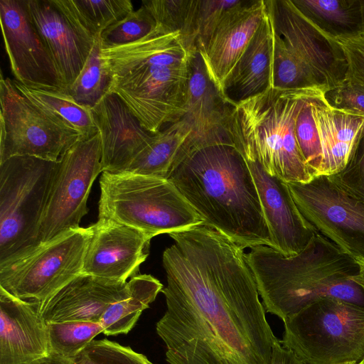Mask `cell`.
<instances>
[{
	"label": "cell",
	"mask_w": 364,
	"mask_h": 364,
	"mask_svg": "<svg viewBox=\"0 0 364 364\" xmlns=\"http://www.w3.org/2000/svg\"><path fill=\"white\" fill-rule=\"evenodd\" d=\"M100 186L98 220L130 226L150 239L203 223L168 179L102 172Z\"/></svg>",
	"instance_id": "5"
},
{
	"label": "cell",
	"mask_w": 364,
	"mask_h": 364,
	"mask_svg": "<svg viewBox=\"0 0 364 364\" xmlns=\"http://www.w3.org/2000/svg\"><path fill=\"white\" fill-rule=\"evenodd\" d=\"M49 354L48 326L36 302L0 289V364H33Z\"/></svg>",
	"instance_id": "22"
},
{
	"label": "cell",
	"mask_w": 364,
	"mask_h": 364,
	"mask_svg": "<svg viewBox=\"0 0 364 364\" xmlns=\"http://www.w3.org/2000/svg\"><path fill=\"white\" fill-rule=\"evenodd\" d=\"M273 40V77L290 80L306 73L324 93L346 79L340 45L320 31L291 0H266Z\"/></svg>",
	"instance_id": "6"
},
{
	"label": "cell",
	"mask_w": 364,
	"mask_h": 364,
	"mask_svg": "<svg viewBox=\"0 0 364 364\" xmlns=\"http://www.w3.org/2000/svg\"><path fill=\"white\" fill-rule=\"evenodd\" d=\"M246 257L265 311L282 321L324 298L364 307V291L352 279L358 272L355 259L318 231L296 255L259 245Z\"/></svg>",
	"instance_id": "3"
},
{
	"label": "cell",
	"mask_w": 364,
	"mask_h": 364,
	"mask_svg": "<svg viewBox=\"0 0 364 364\" xmlns=\"http://www.w3.org/2000/svg\"><path fill=\"white\" fill-rule=\"evenodd\" d=\"M100 135L77 141L57 161L38 226L36 248L80 228L87 199L102 173Z\"/></svg>",
	"instance_id": "9"
},
{
	"label": "cell",
	"mask_w": 364,
	"mask_h": 364,
	"mask_svg": "<svg viewBox=\"0 0 364 364\" xmlns=\"http://www.w3.org/2000/svg\"><path fill=\"white\" fill-rule=\"evenodd\" d=\"M168 179L205 225L243 248L273 247L252 175L235 146L200 148L181 161Z\"/></svg>",
	"instance_id": "2"
},
{
	"label": "cell",
	"mask_w": 364,
	"mask_h": 364,
	"mask_svg": "<svg viewBox=\"0 0 364 364\" xmlns=\"http://www.w3.org/2000/svg\"><path fill=\"white\" fill-rule=\"evenodd\" d=\"M188 68V87L182 118L192 128L193 151L210 145L233 146L228 134L232 106L225 100L209 77L198 50L191 55Z\"/></svg>",
	"instance_id": "21"
},
{
	"label": "cell",
	"mask_w": 364,
	"mask_h": 364,
	"mask_svg": "<svg viewBox=\"0 0 364 364\" xmlns=\"http://www.w3.org/2000/svg\"><path fill=\"white\" fill-rule=\"evenodd\" d=\"M101 55L112 78L144 65L177 62L190 57L178 32L156 28L135 42L113 48H102Z\"/></svg>",
	"instance_id": "25"
},
{
	"label": "cell",
	"mask_w": 364,
	"mask_h": 364,
	"mask_svg": "<svg viewBox=\"0 0 364 364\" xmlns=\"http://www.w3.org/2000/svg\"><path fill=\"white\" fill-rule=\"evenodd\" d=\"M320 92L269 88L235 104L228 125L233 146L272 176L287 183L310 181L314 177L299 151L295 124L306 102Z\"/></svg>",
	"instance_id": "4"
},
{
	"label": "cell",
	"mask_w": 364,
	"mask_h": 364,
	"mask_svg": "<svg viewBox=\"0 0 364 364\" xmlns=\"http://www.w3.org/2000/svg\"><path fill=\"white\" fill-rule=\"evenodd\" d=\"M48 326L50 353L71 359L104 331L100 322L92 321L50 323Z\"/></svg>",
	"instance_id": "33"
},
{
	"label": "cell",
	"mask_w": 364,
	"mask_h": 364,
	"mask_svg": "<svg viewBox=\"0 0 364 364\" xmlns=\"http://www.w3.org/2000/svg\"><path fill=\"white\" fill-rule=\"evenodd\" d=\"M73 360L77 364H153L144 355L107 338L93 340Z\"/></svg>",
	"instance_id": "36"
},
{
	"label": "cell",
	"mask_w": 364,
	"mask_h": 364,
	"mask_svg": "<svg viewBox=\"0 0 364 364\" xmlns=\"http://www.w3.org/2000/svg\"><path fill=\"white\" fill-rule=\"evenodd\" d=\"M265 15L264 0L242 1L220 21L198 48L209 77L222 95L224 83Z\"/></svg>",
	"instance_id": "19"
},
{
	"label": "cell",
	"mask_w": 364,
	"mask_h": 364,
	"mask_svg": "<svg viewBox=\"0 0 364 364\" xmlns=\"http://www.w3.org/2000/svg\"><path fill=\"white\" fill-rule=\"evenodd\" d=\"M80 28L96 38L134 11L130 0H53Z\"/></svg>",
	"instance_id": "29"
},
{
	"label": "cell",
	"mask_w": 364,
	"mask_h": 364,
	"mask_svg": "<svg viewBox=\"0 0 364 364\" xmlns=\"http://www.w3.org/2000/svg\"><path fill=\"white\" fill-rule=\"evenodd\" d=\"M166 310L156 323L169 364H270L277 338L245 248L202 223L168 234Z\"/></svg>",
	"instance_id": "1"
},
{
	"label": "cell",
	"mask_w": 364,
	"mask_h": 364,
	"mask_svg": "<svg viewBox=\"0 0 364 364\" xmlns=\"http://www.w3.org/2000/svg\"><path fill=\"white\" fill-rule=\"evenodd\" d=\"M91 109L100 135L102 172L125 171L154 134L144 128L114 92L105 95Z\"/></svg>",
	"instance_id": "20"
},
{
	"label": "cell",
	"mask_w": 364,
	"mask_h": 364,
	"mask_svg": "<svg viewBox=\"0 0 364 364\" xmlns=\"http://www.w3.org/2000/svg\"><path fill=\"white\" fill-rule=\"evenodd\" d=\"M0 23L15 80L30 88L64 90L55 63L30 17L26 0H1Z\"/></svg>",
	"instance_id": "14"
},
{
	"label": "cell",
	"mask_w": 364,
	"mask_h": 364,
	"mask_svg": "<svg viewBox=\"0 0 364 364\" xmlns=\"http://www.w3.org/2000/svg\"><path fill=\"white\" fill-rule=\"evenodd\" d=\"M288 185L301 213L319 233L352 258H364L363 202L344 192L328 176Z\"/></svg>",
	"instance_id": "13"
},
{
	"label": "cell",
	"mask_w": 364,
	"mask_h": 364,
	"mask_svg": "<svg viewBox=\"0 0 364 364\" xmlns=\"http://www.w3.org/2000/svg\"><path fill=\"white\" fill-rule=\"evenodd\" d=\"M335 41L342 48L348 63L346 80L364 86V33Z\"/></svg>",
	"instance_id": "40"
},
{
	"label": "cell",
	"mask_w": 364,
	"mask_h": 364,
	"mask_svg": "<svg viewBox=\"0 0 364 364\" xmlns=\"http://www.w3.org/2000/svg\"><path fill=\"white\" fill-rule=\"evenodd\" d=\"M156 26L151 14L144 6L107 27L100 35L102 48L127 45L150 33Z\"/></svg>",
	"instance_id": "34"
},
{
	"label": "cell",
	"mask_w": 364,
	"mask_h": 364,
	"mask_svg": "<svg viewBox=\"0 0 364 364\" xmlns=\"http://www.w3.org/2000/svg\"><path fill=\"white\" fill-rule=\"evenodd\" d=\"M246 161L257 189L272 248L284 257L299 254L317 230L301 213L288 183L267 173L259 163Z\"/></svg>",
	"instance_id": "16"
},
{
	"label": "cell",
	"mask_w": 364,
	"mask_h": 364,
	"mask_svg": "<svg viewBox=\"0 0 364 364\" xmlns=\"http://www.w3.org/2000/svg\"><path fill=\"white\" fill-rule=\"evenodd\" d=\"M358 265V274L352 277V279L363 289L364 291V258L355 259Z\"/></svg>",
	"instance_id": "43"
},
{
	"label": "cell",
	"mask_w": 364,
	"mask_h": 364,
	"mask_svg": "<svg viewBox=\"0 0 364 364\" xmlns=\"http://www.w3.org/2000/svg\"><path fill=\"white\" fill-rule=\"evenodd\" d=\"M12 80L16 89L26 97L78 132L81 140L98 133L91 107L77 102L65 91L30 88Z\"/></svg>",
	"instance_id": "30"
},
{
	"label": "cell",
	"mask_w": 364,
	"mask_h": 364,
	"mask_svg": "<svg viewBox=\"0 0 364 364\" xmlns=\"http://www.w3.org/2000/svg\"><path fill=\"white\" fill-rule=\"evenodd\" d=\"M57 161L22 156L0 164V267L36 248L38 226Z\"/></svg>",
	"instance_id": "8"
},
{
	"label": "cell",
	"mask_w": 364,
	"mask_h": 364,
	"mask_svg": "<svg viewBox=\"0 0 364 364\" xmlns=\"http://www.w3.org/2000/svg\"><path fill=\"white\" fill-rule=\"evenodd\" d=\"M129 294L127 282L80 274L49 296L35 301L47 324L100 322L107 309Z\"/></svg>",
	"instance_id": "18"
},
{
	"label": "cell",
	"mask_w": 364,
	"mask_h": 364,
	"mask_svg": "<svg viewBox=\"0 0 364 364\" xmlns=\"http://www.w3.org/2000/svg\"><path fill=\"white\" fill-rule=\"evenodd\" d=\"M352 364H358V363H352Z\"/></svg>",
	"instance_id": "46"
},
{
	"label": "cell",
	"mask_w": 364,
	"mask_h": 364,
	"mask_svg": "<svg viewBox=\"0 0 364 364\" xmlns=\"http://www.w3.org/2000/svg\"><path fill=\"white\" fill-rule=\"evenodd\" d=\"M0 164L14 156H29L57 161L81 140L78 132L0 79Z\"/></svg>",
	"instance_id": "10"
},
{
	"label": "cell",
	"mask_w": 364,
	"mask_h": 364,
	"mask_svg": "<svg viewBox=\"0 0 364 364\" xmlns=\"http://www.w3.org/2000/svg\"><path fill=\"white\" fill-rule=\"evenodd\" d=\"M193 130L183 118L155 134L151 143L124 172L168 179L193 151Z\"/></svg>",
	"instance_id": "26"
},
{
	"label": "cell",
	"mask_w": 364,
	"mask_h": 364,
	"mask_svg": "<svg viewBox=\"0 0 364 364\" xmlns=\"http://www.w3.org/2000/svg\"><path fill=\"white\" fill-rule=\"evenodd\" d=\"M272 87V31L265 9L261 24L226 78L222 96L232 107Z\"/></svg>",
	"instance_id": "23"
},
{
	"label": "cell",
	"mask_w": 364,
	"mask_h": 364,
	"mask_svg": "<svg viewBox=\"0 0 364 364\" xmlns=\"http://www.w3.org/2000/svg\"><path fill=\"white\" fill-rule=\"evenodd\" d=\"M101 49L99 36L83 69L75 80L63 90L77 102L91 108L109 92L112 83V76L103 63Z\"/></svg>",
	"instance_id": "32"
},
{
	"label": "cell",
	"mask_w": 364,
	"mask_h": 364,
	"mask_svg": "<svg viewBox=\"0 0 364 364\" xmlns=\"http://www.w3.org/2000/svg\"><path fill=\"white\" fill-rule=\"evenodd\" d=\"M281 343L306 364H352L364 357V307L318 300L283 320Z\"/></svg>",
	"instance_id": "7"
},
{
	"label": "cell",
	"mask_w": 364,
	"mask_h": 364,
	"mask_svg": "<svg viewBox=\"0 0 364 364\" xmlns=\"http://www.w3.org/2000/svg\"><path fill=\"white\" fill-rule=\"evenodd\" d=\"M190 57L177 62L144 65L112 78L115 93L147 131L156 134L184 114Z\"/></svg>",
	"instance_id": "12"
},
{
	"label": "cell",
	"mask_w": 364,
	"mask_h": 364,
	"mask_svg": "<svg viewBox=\"0 0 364 364\" xmlns=\"http://www.w3.org/2000/svg\"><path fill=\"white\" fill-rule=\"evenodd\" d=\"M127 285L128 295L109 306L102 316L100 323L106 336L129 333L164 288L159 280L146 274L132 277Z\"/></svg>",
	"instance_id": "27"
},
{
	"label": "cell",
	"mask_w": 364,
	"mask_h": 364,
	"mask_svg": "<svg viewBox=\"0 0 364 364\" xmlns=\"http://www.w3.org/2000/svg\"><path fill=\"white\" fill-rule=\"evenodd\" d=\"M320 92L311 97L299 113L295 124L297 144L310 173L318 176L322 162V152L312 112L314 99L322 93Z\"/></svg>",
	"instance_id": "35"
},
{
	"label": "cell",
	"mask_w": 364,
	"mask_h": 364,
	"mask_svg": "<svg viewBox=\"0 0 364 364\" xmlns=\"http://www.w3.org/2000/svg\"><path fill=\"white\" fill-rule=\"evenodd\" d=\"M243 0H197L196 31L197 50L211 34L223 17Z\"/></svg>",
	"instance_id": "38"
},
{
	"label": "cell",
	"mask_w": 364,
	"mask_h": 364,
	"mask_svg": "<svg viewBox=\"0 0 364 364\" xmlns=\"http://www.w3.org/2000/svg\"><path fill=\"white\" fill-rule=\"evenodd\" d=\"M85 251L82 274L127 282L149 255L151 239L130 226L98 220Z\"/></svg>",
	"instance_id": "15"
},
{
	"label": "cell",
	"mask_w": 364,
	"mask_h": 364,
	"mask_svg": "<svg viewBox=\"0 0 364 364\" xmlns=\"http://www.w3.org/2000/svg\"><path fill=\"white\" fill-rule=\"evenodd\" d=\"M296 9L328 38L362 33L360 0H291Z\"/></svg>",
	"instance_id": "28"
},
{
	"label": "cell",
	"mask_w": 364,
	"mask_h": 364,
	"mask_svg": "<svg viewBox=\"0 0 364 364\" xmlns=\"http://www.w3.org/2000/svg\"><path fill=\"white\" fill-rule=\"evenodd\" d=\"M358 364H364V357L360 362L358 363Z\"/></svg>",
	"instance_id": "45"
},
{
	"label": "cell",
	"mask_w": 364,
	"mask_h": 364,
	"mask_svg": "<svg viewBox=\"0 0 364 364\" xmlns=\"http://www.w3.org/2000/svg\"><path fill=\"white\" fill-rule=\"evenodd\" d=\"M197 0H145L141 5L151 14L156 26L167 33L178 32L186 49L197 50L196 11Z\"/></svg>",
	"instance_id": "31"
},
{
	"label": "cell",
	"mask_w": 364,
	"mask_h": 364,
	"mask_svg": "<svg viewBox=\"0 0 364 364\" xmlns=\"http://www.w3.org/2000/svg\"><path fill=\"white\" fill-rule=\"evenodd\" d=\"M332 107L364 117V86L346 80L324 93Z\"/></svg>",
	"instance_id": "39"
},
{
	"label": "cell",
	"mask_w": 364,
	"mask_h": 364,
	"mask_svg": "<svg viewBox=\"0 0 364 364\" xmlns=\"http://www.w3.org/2000/svg\"><path fill=\"white\" fill-rule=\"evenodd\" d=\"M328 176L344 192L364 203V133L344 168Z\"/></svg>",
	"instance_id": "37"
},
{
	"label": "cell",
	"mask_w": 364,
	"mask_h": 364,
	"mask_svg": "<svg viewBox=\"0 0 364 364\" xmlns=\"http://www.w3.org/2000/svg\"><path fill=\"white\" fill-rule=\"evenodd\" d=\"M26 4L65 90L83 69L96 38L75 23L53 0H26Z\"/></svg>",
	"instance_id": "17"
},
{
	"label": "cell",
	"mask_w": 364,
	"mask_h": 364,
	"mask_svg": "<svg viewBox=\"0 0 364 364\" xmlns=\"http://www.w3.org/2000/svg\"><path fill=\"white\" fill-rule=\"evenodd\" d=\"M270 364H306L294 352L286 348L278 338L272 346V355Z\"/></svg>",
	"instance_id": "41"
},
{
	"label": "cell",
	"mask_w": 364,
	"mask_h": 364,
	"mask_svg": "<svg viewBox=\"0 0 364 364\" xmlns=\"http://www.w3.org/2000/svg\"><path fill=\"white\" fill-rule=\"evenodd\" d=\"M92 225L80 228L0 267V289L22 300L40 301L82 274Z\"/></svg>",
	"instance_id": "11"
},
{
	"label": "cell",
	"mask_w": 364,
	"mask_h": 364,
	"mask_svg": "<svg viewBox=\"0 0 364 364\" xmlns=\"http://www.w3.org/2000/svg\"><path fill=\"white\" fill-rule=\"evenodd\" d=\"M322 162L318 176H331L343 170L364 133V117L331 107L324 93L312 102Z\"/></svg>",
	"instance_id": "24"
},
{
	"label": "cell",
	"mask_w": 364,
	"mask_h": 364,
	"mask_svg": "<svg viewBox=\"0 0 364 364\" xmlns=\"http://www.w3.org/2000/svg\"><path fill=\"white\" fill-rule=\"evenodd\" d=\"M33 364H77L73 359L67 358L55 354L50 353L46 358L38 360Z\"/></svg>",
	"instance_id": "42"
},
{
	"label": "cell",
	"mask_w": 364,
	"mask_h": 364,
	"mask_svg": "<svg viewBox=\"0 0 364 364\" xmlns=\"http://www.w3.org/2000/svg\"><path fill=\"white\" fill-rule=\"evenodd\" d=\"M360 13H361L362 33H364V0H360Z\"/></svg>",
	"instance_id": "44"
}]
</instances>
